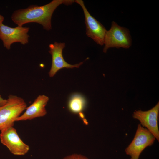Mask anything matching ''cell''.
Here are the masks:
<instances>
[{
    "mask_svg": "<svg viewBox=\"0 0 159 159\" xmlns=\"http://www.w3.org/2000/svg\"><path fill=\"white\" fill-rule=\"evenodd\" d=\"M74 2V0H53L42 6L31 5L27 8L15 11L11 19L18 26L37 23L42 25L44 29L49 31L52 29V16L57 8L62 4L71 5Z\"/></svg>",
    "mask_w": 159,
    "mask_h": 159,
    "instance_id": "6da1fadb",
    "label": "cell"
},
{
    "mask_svg": "<svg viewBox=\"0 0 159 159\" xmlns=\"http://www.w3.org/2000/svg\"><path fill=\"white\" fill-rule=\"evenodd\" d=\"M7 100L6 104L0 107V131L13 126L16 119L27 107L24 100L16 96L10 95Z\"/></svg>",
    "mask_w": 159,
    "mask_h": 159,
    "instance_id": "7a4b0ae2",
    "label": "cell"
},
{
    "mask_svg": "<svg viewBox=\"0 0 159 159\" xmlns=\"http://www.w3.org/2000/svg\"><path fill=\"white\" fill-rule=\"evenodd\" d=\"M131 44L132 39L129 29L113 21L110 28L107 31L105 36L103 52L106 53L110 48L128 49Z\"/></svg>",
    "mask_w": 159,
    "mask_h": 159,
    "instance_id": "3957f363",
    "label": "cell"
},
{
    "mask_svg": "<svg viewBox=\"0 0 159 159\" xmlns=\"http://www.w3.org/2000/svg\"><path fill=\"white\" fill-rule=\"evenodd\" d=\"M155 139L149 131L138 124L133 139L125 149V152L130 159H139L142 151L147 147L151 146Z\"/></svg>",
    "mask_w": 159,
    "mask_h": 159,
    "instance_id": "277c9868",
    "label": "cell"
},
{
    "mask_svg": "<svg viewBox=\"0 0 159 159\" xmlns=\"http://www.w3.org/2000/svg\"><path fill=\"white\" fill-rule=\"evenodd\" d=\"M1 131V143L6 146L12 154L22 155L27 153L29 149V146L21 140L13 126L8 127Z\"/></svg>",
    "mask_w": 159,
    "mask_h": 159,
    "instance_id": "5b68a950",
    "label": "cell"
},
{
    "mask_svg": "<svg viewBox=\"0 0 159 159\" xmlns=\"http://www.w3.org/2000/svg\"><path fill=\"white\" fill-rule=\"evenodd\" d=\"M29 29L20 26L12 28L2 23L0 24V39L4 46L9 50L11 44L14 42H19L23 45L28 43L29 37L28 34Z\"/></svg>",
    "mask_w": 159,
    "mask_h": 159,
    "instance_id": "8992f818",
    "label": "cell"
},
{
    "mask_svg": "<svg viewBox=\"0 0 159 159\" xmlns=\"http://www.w3.org/2000/svg\"><path fill=\"white\" fill-rule=\"evenodd\" d=\"M74 2L81 7L85 17L86 34L97 44L104 45V39L107 32L105 27L90 13L82 0H75Z\"/></svg>",
    "mask_w": 159,
    "mask_h": 159,
    "instance_id": "52a82bcc",
    "label": "cell"
},
{
    "mask_svg": "<svg viewBox=\"0 0 159 159\" xmlns=\"http://www.w3.org/2000/svg\"><path fill=\"white\" fill-rule=\"evenodd\" d=\"M159 102L151 109L146 111L135 110L132 115L133 118L138 120L140 124L149 131L159 142V130L158 118Z\"/></svg>",
    "mask_w": 159,
    "mask_h": 159,
    "instance_id": "ba28073f",
    "label": "cell"
},
{
    "mask_svg": "<svg viewBox=\"0 0 159 159\" xmlns=\"http://www.w3.org/2000/svg\"><path fill=\"white\" fill-rule=\"evenodd\" d=\"M64 43H58L55 42L53 44L49 45L50 50L49 52L52 57V64L49 74L50 77H53L57 72L63 68H79L83 62L74 65L68 64L64 59L62 51L65 47Z\"/></svg>",
    "mask_w": 159,
    "mask_h": 159,
    "instance_id": "9c48e42d",
    "label": "cell"
},
{
    "mask_svg": "<svg viewBox=\"0 0 159 159\" xmlns=\"http://www.w3.org/2000/svg\"><path fill=\"white\" fill-rule=\"evenodd\" d=\"M49 98L44 95H39L33 103L27 107L25 112L16 120V121L31 120L42 117L47 113L45 106Z\"/></svg>",
    "mask_w": 159,
    "mask_h": 159,
    "instance_id": "30bf717a",
    "label": "cell"
},
{
    "mask_svg": "<svg viewBox=\"0 0 159 159\" xmlns=\"http://www.w3.org/2000/svg\"><path fill=\"white\" fill-rule=\"evenodd\" d=\"M87 104L86 101L83 96L79 94H75L69 98L67 107L70 112L79 114L85 109Z\"/></svg>",
    "mask_w": 159,
    "mask_h": 159,
    "instance_id": "8fae6325",
    "label": "cell"
},
{
    "mask_svg": "<svg viewBox=\"0 0 159 159\" xmlns=\"http://www.w3.org/2000/svg\"><path fill=\"white\" fill-rule=\"evenodd\" d=\"M63 159H89L86 156L80 154L74 153L66 156Z\"/></svg>",
    "mask_w": 159,
    "mask_h": 159,
    "instance_id": "7c38bea8",
    "label": "cell"
},
{
    "mask_svg": "<svg viewBox=\"0 0 159 159\" xmlns=\"http://www.w3.org/2000/svg\"><path fill=\"white\" fill-rule=\"evenodd\" d=\"M7 99L2 98L0 95V107L4 105L6 103Z\"/></svg>",
    "mask_w": 159,
    "mask_h": 159,
    "instance_id": "4fadbf2b",
    "label": "cell"
},
{
    "mask_svg": "<svg viewBox=\"0 0 159 159\" xmlns=\"http://www.w3.org/2000/svg\"><path fill=\"white\" fill-rule=\"evenodd\" d=\"M4 20V17L0 14V24L2 23Z\"/></svg>",
    "mask_w": 159,
    "mask_h": 159,
    "instance_id": "5bb4252c",
    "label": "cell"
}]
</instances>
